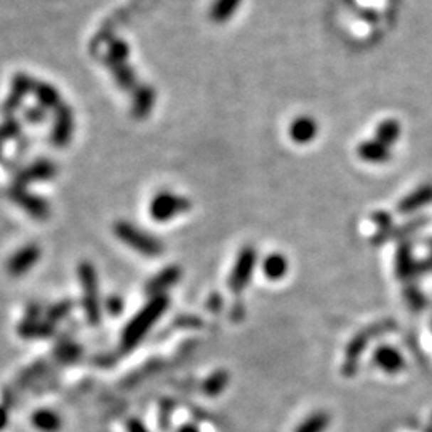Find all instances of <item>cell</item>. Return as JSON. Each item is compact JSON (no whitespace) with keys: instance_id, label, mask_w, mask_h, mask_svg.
Segmentation results:
<instances>
[{"instance_id":"ac0fdd59","label":"cell","mask_w":432,"mask_h":432,"mask_svg":"<svg viewBox=\"0 0 432 432\" xmlns=\"http://www.w3.org/2000/svg\"><path fill=\"white\" fill-rule=\"evenodd\" d=\"M36 95L38 96L42 105L47 107H53L60 102V96H58L56 90L50 85H45V83H36Z\"/></svg>"},{"instance_id":"9a60e30c","label":"cell","mask_w":432,"mask_h":432,"mask_svg":"<svg viewBox=\"0 0 432 432\" xmlns=\"http://www.w3.org/2000/svg\"><path fill=\"white\" fill-rule=\"evenodd\" d=\"M18 202L23 205L24 210H28L32 216L36 218H45L48 215V207L42 199L32 197L28 194H21L18 196Z\"/></svg>"},{"instance_id":"2e32d148","label":"cell","mask_w":432,"mask_h":432,"mask_svg":"<svg viewBox=\"0 0 432 432\" xmlns=\"http://www.w3.org/2000/svg\"><path fill=\"white\" fill-rule=\"evenodd\" d=\"M285 268L287 263L280 255H270L263 264L264 274H266L269 279H279V277H282L283 273H285Z\"/></svg>"},{"instance_id":"52a82bcc","label":"cell","mask_w":432,"mask_h":432,"mask_svg":"<svg viewBox=\"0 0 432 432\" xmlns=\"http://www.w3.org/2000/svg\"><path fill=\"white\" fill-rule=\"evenodd\" d=\"M179 277H181V270L178 268L165 269L147 283L146 292L147 295H151L152 298H156V296H164L165 290H169L170 287L175 285V283L179 280Z\"/></svg>"},{"instance_id":"7a4b0ae2","label":"cell","mask_w":432,"mask_h":432,"mask_svg":"<svg viewBox=\"0 0 432 432\" xmlns=\"http://www.w3.org/2000/svg\"><path fill=\"white\" fill-rule=\"evenodd\" d=\"M115 236L119 237L120 242L128 245L132 250L144 256H157L164 251L162 243L159 238L149 236L146 231L137 228L127 221H120L114 226Z\"/></svg>"},{"instance_id":"484cf974","label":"cell","mask_w":432,"mask_h":432,"mask_svg":"<svg viewBox=\"0 0 432 432\" xmlns=\"http://www.w3.org/2000/svg\"><path fill=\"white\" fill-rule=\"evenodd\" d=\"M6 423H9V415H6V411L0 407V431L5 429Z\"/></svg>"},{"instance_id":"9c48e42d","label":"cell","mask_w":432,"mask_h":432,"mask_svg":"<svg viewBox=\"0 0 432 432\" xmlns=\"http://www.w3.org/2000/svg\"><path fill=\"white\" fill-rule=\"evenodd\" d=\"M317 135V124L311 117H298L290 125V137L296 143H309Z\"/></svg>"},{"instance_id":"cb8c5ba5","label":"cell","mask_w":432,"mask_h":432,"mask_svg":"<svg viewBox=\"0 0 432 432\" xmlns=\"http://www.w3.org/2000/svg\"><path fill=\"white\" fill-rule=\"evenodd\" d=\"M128 432H147V429L139 421H132L128 424Z\"/></svg>"},{"instance_id":"ba28073f","label":"cell","mask_w":432,"mask_h":432,"mask_svg":"<svg viewBox=\"0 0 432 432\" xmlns=\"http://www.w3.org/2000/svg\"><path fill=\"white\" fill-rule=\"evenodd\" d=\"M32 426L41 432H58L63 426V420L56 411L42 409L32 415Z\"/></svg>"},{"instance_id":"d6986e66","label":"cell","mask_w":432,"mask_h":432,"mask_svg":"<svg viewBox=\"0 0 432 432\" xmlns=\"http://www.w3.org/2000/svg\"><path fill=\"white\" fill-rule=\"evenodd\" d=\"M154 93L151 88H143V92L138 93V98L135 101V111L138 115H146L152 109Z\"/></svg>"},{"instance_id":"30bf717a","label":"cell","mask_w":432,"mask_h":432,"mask_svg":"<svg viewBox=\"0 0 432 432\" xmlns=\"http://www.w3.org/2000/svg\"><path fill=\"white\" fill-rule=\"evenodd\" d=\"M241 2L242 0H215L214 5L210 6L209 16L215 23H226L237 11Z\"/></svg>"},{"instance_id":"6da1fadb","label":"cell","mask_w":432,"mask_h":432,"mask_svg":"<svg viewBox=\"0 0 432 432\" xmlns=\"http://www.w3.org/2000/svg\"><path fill=\"white\" fill-rule=\"evenodd\" d=\"M167 306H169V300L167 296H156L152 298L147 305L141 309L139 314L135 315V317L130 320V324L124 330V334H122V341H124V346L130 347L137 346L141 339L146 337V333L151 330V327L156 324L159 320L160 315L165 312Z\"/></svg>"},{"instance_id":"7c38bea8","label":"cell","mask_w":432,"mask_h":432,"mask_svg":"<svg viewBox=\"0 0 432 432\" xmlns=\"http://www.w3.org/2000/svg\"><path fill=\"white\" fill-rule=\"evenodd\" d=\"M399 137H401V127L396 120H386L376 128V141L386 147L394 144Z\"/></svg>"},{"instance_id":"5bb4252c","label":"cell","mask_w":432,"mask_h":432,"mask_svg":"<svg viewBox=\"0 0 432 432\" xmlns=\"http://www.w3.org/2000/svg\"><path fill=\"white\" fill-rule=\"evenodd\" d=\"M70 130H73V115L68 109H63L55 127V141L58 146H64L70 138Z\"/></svg>"},{"instance_id":"603a6c76","label":"cell","mask_w":432,"mask_h":432,"mask_svg":"<svg viewBox=\"0 0 432 432\" xmlns=\"http://www.w3.org/2000/svg\"><path fill=\"white\" fill-rule=\"evenodd\" d=\"M125 302L119 296H111V300L107 301V312L112 315H119L122 311H124Z\"/></svg>"},{"instance_id":"7402d4cb","label":"cell","mask_w":432,"mask_h":432,"mask_svg":"<svg viewBox=\"0 0 432 432\" xmlns=\"http://www.w3.org/2000/svg\"><path fill=\"white\" fill-rule=\"evenodd\" d=\"M58 352H60L61 359L68 357L69 360H73V359L77 357V354H79V347H77L75 344H70V343L60 344V346H58Z\"/></svg>"},{"instance_id":"5b68a950","label":"cell","mask_w":432,"mask_h":432,"mask_svg":"<svg viewBox=\"0 0 432 432\" xmlns=\"http://www.w3.org/2000/svg\"><path fill=\"white\" fill-rule=\"evenodd\" d=\"M255 260H256V253L255 250L251 248H243L238 255L237 261L232 268V273L229 277V288L232 292H242L250 280L251 270H253L255 266Z\"/></svg>"},{"instance_id":"3957f363","label":"cell","mask_w":432,"mask_h":432,"mask_svg":"<svg viewBox=\"0 0 432 432\" xmlns=\"http://www.w3.org/2000/svg\"><path fill=\"white\" fill-rule=\"evenodd\" d=\"M79 279L82 283L83 293V309L92 325H98L101 320V301L98 290V277L96 270L90 263H82L79 268Z\"/></svg>"},{"instance_id":"277c9868","label":"cell","mask_w":432,"mask_h":432,"mask_svg":"<svg viewBox=\"0 0 432 432\" xmlns=\"http://www.w3.org/2000/svg\"><path fill=\"white\" fill-rule=\"evenodd\" d=\"M191 210V201L170 191L159 192L149 205V214L157 223H167Z\"/></svg>"},{"instance_id":"8fae6325","label":"cell","mask_w":432,"mask_h":432,"mask_svg":"<svg viewBox=\"0 0 432 432\" xmlns=\"http://www.w3.org/2000/svg\"><path fill=\"white\" fill-rule=\"evenodd\" d=\"M359 156L369 162H384L389 159V149L378 141H369L359 146Z\"/></svg>"},{"instance_id":"44dd1931","label":"cell","mask_w":432,"mask_h":432,"mask_svg":"<svg viewBox=\"0 0 432 432\" xmlns=\"http://www.w3.org/2000/svg\"><path fill=\"white\" fill-rule=\"evenodd\" d=\"M431 199H432V186H426V188H423L420 192H416L413 197H410L409 201H405L404 207H415V205L428 202Z\"/></svg>"},{"instance_id":"8992f818","label":"cell","mask_w":432,"mask_h":432,"mask_svg":"<svg viewBox=\"0 0 432 432\" xmlns=\"http://www.w3.org/2000/svg\"><path fill=\"white\" fill-rule=\"evenodd\" d=\"M41 260V248L37 245H26L21 250H18L9 261V274L15 277H21L28 274L29 270L36 266Z\"/></svg>"},{"instance_id":"4316f807","label":"cell","mask_w":432,"mask_h":432,"mask_svg":"<svg viewBox=\"0 0 432 432\" xmlns=\"http://www.w3.org/2000/svg\"><path fill=\"white\" fill-rule=\"evenodd\" d=\"M178 432H201V431H199L194 424H184L183 428H179Z\"/></svg>"},{"instance_id":"d4e9b609","label":"cell","mask_w":432,"mask_h":432,"mask_svg":"<svg viewBox=\"0 0 432 432\" xmlns=\"http://www.w3.org/2000/svg\"><path fill=\"white\" fill-rule=\"evenodd\" d=\"M28 117L32 122H42L43 111H41V109H37V111H31V112H28Z\"/></svg>"},{"instance_id":"e0dca14e","label":"cell","mask_w":432,"mask_h":432,"mask_svg":"<svg viewBox=\"0 0 432 432\" xmlns=\"http://www.w3.org/2000/svg\"><path fill=\"white\" fill-rule=\"evenodd\" d=\"M51 333L50 324H41V322H26L21 325V334L24 338H45Z\"/></svg>"},{"instance_id":"4fadbf2b","label":"cell","mask_w":432,"mask_h":432,"mask_svg":"<svg viewBox=\"0 0 432 432\" xmlns=\"http://www.w3.org/2000/svg\"><path fill=\"white\" fill-rule=\"evenodd\" d=\"M228 383H229V375L226 372L219 370V372L211 373V375L205 379L202 389L205 394L214 397V396L221 394V392L226 389V386H228Z\"/></svg>"},{"instance_id":"ffe728a7","label":"cell","mask_w":432,"mask_h":432,"mask_svg":"<svg viewBox=\"0 0 432 432\" xmlns=\"http://www.w3.org/2000/svg\"><path fill=\"white\" fill-rule=\"evenodd\" d=\"M55 175V165L50 162H41L36 167H32L31 170H28L26 177L29 179H48Z\"/></svg>"}]
</instances>
